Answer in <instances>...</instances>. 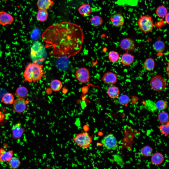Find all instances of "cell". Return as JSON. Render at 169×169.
<instances>
[{"label": "cell", "mask_w": 169, "mask_h": 169, "mask_svg": "<svg viewBox=\"0 0 169 169\" xmlns=\"http://www.w3.org/2000/svg\"><path fill=\"white\" fill-rule=\"evenodd\" d=\"M159 128L161 133L165 136H166L169 135V122L166 124H162L159 127Z\"/></svg>", "instance_id": "cell-33"}, {"label": "cell", "mask_w": 169, "mask_h": 169, "mask_svg": "<svg viewBox=\"0 0 169 169\" xmlns=\"http://www.w3.org/2000/svg\"><path fill=\"white\" fill-rule=\"evenodd\" d=\"M103 147L108 150H114L118 147V141L114 135L110 134L105 136L102 140Z\"/></svg>", "instance_id": "cell-7"}, {"label": "cell", "mask_w": 169, "mask_h": 169, "mask_svg": "<svg viewBox=\"0 0 169 169\" xmlns=\"http://www.w3.org/2000/svg\"><path fill=\"white\" fill-rule=\"evenodd\" d=\"M27 100L18 98L15 100L13 103L14 110L18 113H22L26 109L27 105L29 103Z\"/></svg>", "instance_id": "cell-9"}, {"label": "cell", "mask_w": 169, "mask_h": 169, "mask_svg": "<svg viewBox=\"0 0 169 169\" xmlns=\"http://www.w3.org/2000/svg\"><path fill=\"white\" fill-rule=\"evenodd\" d=\"M75 75L77 80L81 83H86L90 79L89 71L85 67L81 68L77 70Z\"/></svg>", "instance_id": "cell-8"}, {"label": "cell", "mask_w": 169, "mask_h": 169, "mask_svg": "<svg viewBox=\"0 0 169 169\" xmlns=\"http://www.w3.org/2000/svg\"><path fill=\"white\" fill-rule=\"evenodd\" d=\"M120 45L121 48L127 52L133 50L135 48V43L132 39L126 38L122 39L120 41Z\"/></svg>", "instance_id": "cell-10"}, {"label": "cell", "mask_w": 169, "mask_h": 169, "mask_svg": "<svg viewBox=\"0 0 169 169\" xmlns=\"http://www.w3.org/2000/svg\"><path fill=\"white\" fill-rule=\"evenodd\" d=\"M130 100V98L128 96L125 94H123L119 97L118 102L120 104L124 105L127 104Z\"/></svg>", "instance_id": "cell-34"}, {"label": "cell", "mask_w": 169, "mask_h": 169, "mask_svg": "<svg viewBox=\"0 0 169 169\" xmlns=\"http://www.w3.org/2000/svg\"><path fill=\"white\" fill-rule=\"evenodd\" d=\"M154 50L157 52L161 53L165 50V44L163 41L158 40L154 43L153 45Z\"/></svg>", "instance_id": "cell-22"}, {"label": "cell", "mask_w": 169, "mask_h": 169, "mask_svg": "<svg viewBox=\"0 0 169 169\" xmlns=\"http://www.w3.org/2000/svg\"><path fill=\"white\" fill-rule=\"evenodd\" d=\"M91 24L95 26H98L101 25L103 23L102 18L98 15H95L92 17L90 19Z\"/></svg>", "instance_id": "cell-31"}, {"label": "cell", "mask_w": 169, "mask_h": 169, "mask_svg": "<svg viewBox=\"0 0 169 169\" xmlns=\"http://www.w3.org/2000/svg\"><path fill=\"white\" fill-rule=\"evenodd\" d=\"M78 11L81 15L84 17L88 16L91 12V7L88 4H82L78 8Z\"/></svg>", "instance_id": "cell-19"}, {"label": "cell", "mask_w": 169, "mask_h": 169, "mask_svg": "<svg viewBox=\"0 0 169 169\" xmlns=\"http://www.w3.org/2000/svg\"><path fill=\"white\" fill-rule=\"evenodd\" d=\"M12 136L15 139L19 138L25 132V129L19 123L13 126L12 129Z\"/></svg>", "instance_id": "cell-12"}, {"label": "cell", "mask_w": 169, "mask_h": 169, "mask_svg": "<svg viewBox=\"0 0 169 169\" xmlns=\"http://www.w3.org/2000/svg\"><path fill=\"white\" fill-rule=\"evenodd\" d=\"M101 80L105 83L108 85L115 84L117 81V75L111 71L107 72L103 75Z\"/></svg>", "instance_id": "cell-11"}, {"label": "cell", "mask_w": 169, "mask_h": 169, "mask_svg": "<svg viewBox=\"0 0 169 169\" xmlns=\"http://www.w3.org/2000/svg\"><path fill=\"white\" fill-rule=\"evenodd\" d=\"M47 10L42 9H38L36 15L37 19L38 21L44 22L46 20L48 15Z\"/></svg>", "instance_id": "cell-24"}, {"label": "cell", "mask_w": 169, "mask_h": 169, "mask_svg": "<svg viewBox=\"0 0 169 169\" xmlns=\"http://www.w3.org/2000/svg\"><path fill=\"white\" fill-rule=\"evenodd\" d=\"M6 151L5 149L3 148H1L0 149V152L1 154V155L4 153Z\"/></svg>", "instance_id": "cell-39"}, {"label": "cell", "mask_w": 169, "mask_h": 169, "mask_svg": "<svg viewBox=\"0 0 169 169\" xmlns=\"http://www.w3.org/2000/svg\"><path fill=\"white\" fill-rule=\"evenodd\" d=\"M8 162L9 167L13 169L18 168L21 164L19 159L16 157H12Z\"/></svg>", "instance_id": "cell-30"}, {"label": "cell", "mask_w": 169, "mask_h": 169, "mask_svg": "<svg viewBox=\"0 0 169 169\" xmlns=\"http://www.w3.org/2000/svg\"><path fill=\"white\" fill-rule=\"evenodd\" d=\"M165 21L166 23L168 24H169V13L168 12L167 14L165 15Z\"/></svg>", "instance_id": "cell-37"}, {"label": "cell", "mask_w": 169, "mask_h": 169, "mask_svg": "<svg viewBox=\"0 0 169 169\" xmlns=\"http://www.w3.org/2000/svg\"><path fill=\"white\" fill-rule=\"evenodd\" d=\"M62 82L59 80L54 79L50 83V86L52 90L54 91H59L62 87Z\"/></svg>", "instance_id": "cell-26"}, {"label": "cell", "mask_w": 169, "mask_h": 169, "mask_svg": "<svg viewBox=\"0 0 169 169\" xmlns=\"http://www.w3.org/2000/svg\"><path fill=\"white\" fill-rule=\"evenodd\" d=\"M165 70L166 72L168 74V75H169V64L168 63V65L165 68Z\"/></svg>", "instance_id": "cell-38"}, {"label": "cell", "mask_w": 169, "mask_h": 169, "mask_svg": "<svg viewBox=\"0 0 169 169\" xmlns=\"http://www.w3.org/2000/svg\"><path fill=\"white\" fill-rule=\"evenodd\" d=\"M92 138L86 132L77 134L73 140L77 145L83 149L88 148L92 142Z\"/></svg>", "instance_id": "cell-4"}, {"label": "cell", "mask_w": 169, "mask_h": 169, "mask_svg": "<svg viewBox=\"0 0 169 169\" xmlns=\"http://www.w3.org/2000/svg\"><path fill=\"white\" fill-rule=\"evenodd\" d=\"M134 60V56L128 52L123 54L121 58V61L122 63L126 66H129L131 65Z\"/></svg>", "instance_id": "cell-15"}, {"label": "cell", "mask_w": 169, "mask_h": 169, "mask_svg": "<svg viewBox=\"0 0 169 169\" xmlns=\"http://www.w3.org/2000/svg\"><path fill=\"white\" fill-rule=\"evenodd\" d=\"M145 108L148 111L152 113H155L157 110L156 103L151 100L148 99L143 102Z\"/></svg>", "instance_id": "cell-17"}, {"label": "cell", "mask_w": 169, "mask_h": 169, "mask_svg": "<svg viewBox=\"0 0 169 169\" xmlns=\"http://www.w3.org/2000/svg\"><path fill=\"white\" fill-rule=\"evenodd\" d=\"M156 106L157 110H164L168 107V104L166 102L163 100H160L156 103Z\"/></svg>", "instance_id": "cell-36"}, {"label": "cell", "mask_w": 169, "mask_h": 169, "mask_svg": "<svg viewBox=\"0 0 169 169\" xmlns=\"http://www.w3.org/2000/svg\"><path fill=\"white\" fill-rule=\"evenodd\" d=\"M150 84L154 90L159 92L164 90L166 87L167 83L165 80L161 76L155 75L151 78Z\"/></svg>", "instance_id": "cell-6"}, {"label": "cell", "mask_w": 169, "mask_h": 169, "mask_svg": "<svg viewBox=\"0 0 169 169\" xmlns=\"http://www.w3.org/2000/svg\"><path fill=\"white\" fill-rule=\"evenodd\" d=\"M42 37L46 43L45 48H52L49 54L58 58H68L77 54L82 48L84 39L81 27L67 21L49 26Z\"/></svg>", "instance_id": "cell-1"}, {"label": "cell", "mask_w": 169, "mask_h": 169, "mask_svg": "<svg viewBox=\"0 0 169 169\" xmlns=\"http://www.w3.org/2000/svg\"><path fill=\"white\" fill-rule=\"evenodd\" d=\"M46 53L45 48L41 42H35L31 48L30 56L33 62L39 64L43 62L46 57Z\"/></svg>", "instance_id": "cell-3"}, {"label": "cell", "mask_w": 169, "mask_h": 169, "mask_svg": "<svg viewBox=\"0 0 169 169\" xmlns=\"http://www.w3.org/2000/svg\"><path fill=\"white\" fill-rule=\"evenodd\" d=\"M151 159V162L153 164L158 165L161 164L163 162L164 157L162 154L157 152L152 155Z\"/></svg>", "instance_id": "cell-21"}, {"label": "cell", "mask_w": 169, "mask_h": 169, "mask_svg": "<svg viewBox=\"0 0 169 169\" xmlns=\"http://www.w3.org/2000/svg\"><path fill=\"white\" fill-rule=\"evenodd\" d=\"M157 117L159 122L162 124H166L169 122V115L166 112L162 111L160 112Z\"/></svg>", "instance_id": "cell-28"}, {"label": "cell", "mask_w": 169, "mask_h": 169, "mask_svg": "<svg viewBox=\"0 0 169 169\" xmlns=\"http://www.w3.org/2000/svg\"><path fill=\"white\" fill-rule=\"evenodd\" d=\"M14 19L10 14L4 11L0 12V24L3 25L10 24L13 22Z\"/></svg>", "instance_id": "cell-13"}, {"label": "cell", "mask_w": 169, "mask_h": 169, "mask_svg": "<svg viewBox=\"0 0 169 169\" xmlns=\"http://www.w3.org/2000/svg\"><path fill=\"white\" fill-rule=\"evenodd\" d=\"M107 92V94L109 97L112 98H115L119 96L120 90L118 87L112 85L108 88Z\"/></svg>", "instance_id": "cell-20"}, {"label": "cell", "mask_w": 169, "mask_h": 169, "mask_svg": "<svg viewBox=\"0 0 169 169\" xmlns=\"http://www.w3.org/2000/svg\"><path fill=\"white\" fill-rule=\"evenodd\" d=\"M109 60L112 63L117 62L119 59V55L118 53L115 51H112L109 52L108 54Z\"/></svg>", "instance_id": "cell-32"}, {"label": "cell", "mask_w": 169, "mask_h": 169, "mask_svg": "<svg viewBox=\"0 0 169 169\" xmlns=\"http://www.w3.org/2000/svg\"><path fill=\"white\" fill-rule=\"evenodd\" d=\"M152 151V149L151 147L149 146H146L142 148L141 151V153L143 155L148 157L151 155Z\"/></svg>", "instance_id": "cell-35"}, {"label": "cell", "mask_w": 169, "mask_h": 169, "mask_svg": "<svg viewBox=\"0 0 169 169\" xmlns=\"http://www.w3.org/2000/svg\"><path fill=\"white\" fill-rule=\"evenodd\" d=\"M143 65L144 68L148 71H152L155 67L154 60L151 58H148L146 59L144 62Z\"/></svg>", "instance_id": "cell-23"}, {"label": "cell", "mask_w": 169, "mask_h": 169, "mask_svg": "<svg viewBox=\"0 0 169 169\" xmlns=\"http://www.w3.org/2000/svg\"><path fill=\"white\" fill-rule=\"evenodd\" d=\"M137 24L140 29L145 33L151 31L154 27L152 17L149 16H142L137 21Z\"/></svg>", "instance_id": "cell-5"}, {"label": "cell", "mask_w": 169, "mask_h": 169, "mask_svg": "<svg viewBox=\"0 0 169 169\" xmlns=\"http://www.w3.org/2000/svg\"><path fill=\"white\" fill-rule=\"evenodd\" d=\"M110 19L113 25L116 27L123 26L124 23V17L120 13H117L114 14L110 17Z\"/></svg>", "instance_id": "cell-14"}, {"label": "cell", "mask_w": 169, "mask_h": 169, "mask_svg": "<svg viewBox=\"0 0 169 169\" xmlns=\"http://www.w3.org/2000/svg\"><path fill=\"white\" fill-rule=\"evenodd\" d=\"M14 97L13 94L10 93H6L2 97L1 100L4 104H12L14 101Z\"/></svg>", "instance_id": "cell-25"}, {"label": "cell", "mask_w": 169, "mask_h": 169, "mask_svg": "<svg viewBox=\"0 0 169 169\" xmlns=\"http://www.w3.org/2000/svg\"><path fill=\"white\" fill-rule=\"evenodd\" d=\"M156 12L157 15L161 18L165 17L168 13L167 8L163 5L158 7L156 9Z\"/></svg>", "instance_id": "cell-27"}, {"label": "cell", "mask_w": 169, "mask_h": 169, "mask_svg": "<svg viewBox=\"0 0 169 169\" xmlns=\"http://www.w3.org/2000/svg\"><path fill=\"white\" fill-rule=\"evenodd\" d=\"M1 154L0 152V158H1Z\"/></svg>", "instance_id": "cell-40"}, {"label": "cell", "mask_w": 169, "mask_h": 169, "mask_svg": "<svg viewBox=\"0 0 169 169\" xmlns=\"http://www.w3.org/2000/svg\"><path fill=\"white\" fill-rule=\"evenodd\" d=\"M15 94L19 99H24L28 96V92L27 89L25 87L21 86L16 89Z\"/></svg>", "instance_id": "cell-18"}, {"label": "cell", "mask_w": 169, "mask_h": 169, "mask_svg": "<svg viewBox=\"0 0 169 169\" xmlns=\"http://www.w3.org/2000/svg\"><path fill=\"white\" fill-rule=\"evenodd\" d=\"M54 4L52 0H37V4L38 9L47 10Z\"/></svg>", "instance_id": "cell-16"}, {"label": "cell", "mask_w": 169, "mask_h": 169, "mask_svg": "<svg viewBox=\"0 0 169 169\" xmlns=\"http://www.w3.org/2000/svg\"><path fill=\"white\" fill-rule=\"evenodd\" d=\"M43 67L42 64L29 63L25 67L23 72V80L29 83H35L38 82L45 74Z\"/></svg>", "instance_id": "cell-2"}, {"label": "cell", "mask_w": 169, "mask_h": 169, "mask_svg": "<svg viewBox=\"0 0 169 169\" xmlns=\"http://www.w3.org/2000/svg\"><path fill=\"white\" fill-rule=\"evenodd\" d=\"M13 155L12 150L6 151L1 155L0 161L2 162H8L13 157Z\"/></svg>", "instance_id": "cell-29"}]
</instances>
